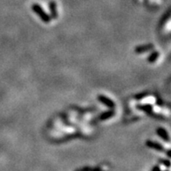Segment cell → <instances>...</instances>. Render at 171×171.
<instances>
[{"mask_svg":"<svg viewBox=\"0 0 171 171\" xmlns=\"http://www.w3.org/2000/svg\"><path fill=\"white\" fill-rule=\"evenodd\" d=\"M153 49V46L152 45H148V46H139L135 49V52L138 53H144V52H147V51H149Z\"/></svg>","mask_w":171,"mask_h":171,"instance_id":"cell-5","label":"cell"},{"mask_svg":"<svg viewBox=\"0 0 171 171\" xmlns=\"http://www.w3.org/2000/svg\"><path fill=\"white\" fill-rule=\"evenodd\" d=\"M147 146L149 148H154V149H156V150H159V151H163V147L159 144V143H156V142H153V141H147Z\"/></svg>","mask_w":171,"mask_h":171,"instance_id":"cell-4","label":"cell"},{"mask_svg":"<svg viewBox=\"0 0 171 171\" xmlns=\"http://www.w3.org/2000/svg\"><path fill=\"white\" fill-rule=\"evenodd\" d=\"M98 100H99L101 102H102L104 105H106L107 107H110V108H114V103L113 102L112 100H110V99H108V98H107V97H105V96H103V95H99V96H98Z\"/></svg>","mask_w":171,"mask_h":171,"instance_id":"cell-2","label":"cell"},{"mask_svg":"<svg viewBox=\"0 0 171 171\" xmlns=\"http://www.w3.org/2000/svg\"><path fill=\"white\" fill-rule=\"evenodd\" d=\"M157 134L159 135V136L162 139V140H164V141H170V137H169V135H168V133L166 132V130L165 129H163V128H161V127H160L157 129Z\"/></svg>","mask_w":171,"mask_h":171,"instance_id":"cell-3","label":"cell"},{"mask_svg":"<svg viewBox=\"0 0 171 171\" xmlns=\"http://www.w3.org/2000/svg\"><path fill=\"white\" fill-rule=\"evenodd\" d=\"M113 115H114V112L113 111H109V112H107V113H104V114H101L100 119L101 120H107V119L112 117Z\"/></svg>","mask_w":171,"mask_h":171,"instance_id":"cell-6","label":"cell"},{"mask_svg":"<svg viewBox=\"0 0 171 171\" xmlns=\"http://www.w3.org/2000/svg\"><path fill=\"white\" fill-rule=\"evenodd\" d=\"M159 57V53H156V52H155V53H153L149 57H148V62H154V61H155L156 60V58Z\"/></svg>","mask_w":171,"mask_h":171,"instance_id":"cell-7","label":"cell"},{"mask_svg":"<svg viewBox=\"0 0 171 171\" xmlns=\"http://www.w3.org/2000/svg\"><path fill=\"white\" fill-rule=\"evenodd\" d=\"M33 11L36 12V14H38V15L41 18V19H42L44 22H49V21L51 20L50 17L46 14V12L43 11V9H42L38 4H33Z\"/></svg>","mask_w":171,"mask_h":171,"instance_id":"cell-1","label":"cell"},{"mask_svg":"<svg viewBox=\"0 0 171 171\" xmlns=\"http://www.w3.org/2000/svg\"><path fill=\"white\" fill-rule=\"evenodd\" d=\"M138 108H140L141 110L146 111V112H150L151 111V107L150 106H139Z\"/></svg>","mask_w":171,"mask_h":171,"instance_id":"cell-8","label":"cell"},{"mask_svg":"<svg viewBox=\"0 0 171 171\" xmlns=\"http://www.w3.org/2000/svg\"><path fill=\"white\" fill-rule=\"evenodd\" d=\"M51 9H52V13L53 14V17L55 18L57 15H56V10H55V4L54 3H52L51 4Z\"/></svg>","mask_w":171,"mask_h":171,"instance_id":"cell-9","label":"cell"}]
</instances>
